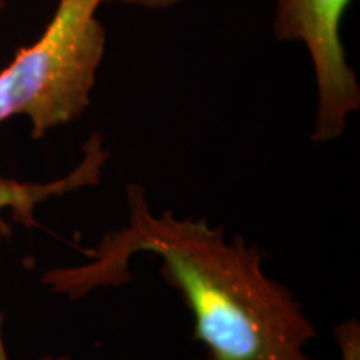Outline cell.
<instances>
[{"instance_id":"1","label":"cell","mask_w":360,"mask_h":360,"mask_svg":"<svg viewBox=\"0 0 360 360\" xmlns=\"http://www.w3.org/2000/svg\"><path fill=\"white\" fill-rule=\"evenodd\" d=\"M129 220L105 233L89 260L52 269L42 283L53 294L79 300L96 289L132 281L130 260L152 254L160 274L187 305L192 339L205 360H314L305 352L317 339L315 323L294 294L264 272V254L240 236L205 217L180 219L170 210L152 212L142 186H127Z\"/></svg>"},{"instance_id":"2","label":"cell","mask_w":360,"mask_h":360,"mask_svg":"<svg viewBox=\"0 0 360 360\" xmlns=\"http://www.w3.org/2000/svg\"><path fill=\"white\" fill-rule=\"evenodd\" d=\"M103 2L58 0L37 42L19 49L0 70V124L24 115L32 139H44L82 117L105 53V29L97 19Z\"/></svg>"},{"instance_id":"3","label":"cell","mask_w":360,"mask_h":360,"mask_svg":"<svg viewBox=\"0 0 360 360\" xmlns=\"http://www.w3.org/2000/svg\"><path fill=\"white\" fill-rule=\"evenodd\" d=\"M274 34L302 42L312 58L319 103L314 142L342 137L347 117L360 109V85L340 37L342 17L354 0H274Z\"/></svg>"},{"instance_id":"4","label":"cell","mask_w":360,"mask_h":360,"mask_svg":"<svg viewBox=\"0 0 360 360\" xmlns=\"http://www.w3.org/2000/svg\"><path fill=\"white\" fill-rule=\"evenodd\" d=\"M109 157L102 135L96 132L82 146V159L64 177L49 182H24L0 175V233H11L6 214L13 222L32 229L37 225L35 210L47 200L77 192L80 188L98 186Z\"/></svg>"},{"instance_id":"5","label":"cell","mask_w":360,"mask_h":360,"mask_svg":"<svg viewBox=\"0 0 360 360\" xmlns=\"http://www.w3.org/2000/svg\"><path fill=\"white\" fill-rule=\"evenodd\" d=\"M334 339L340 360H360V323L357 319H349L335 326Z\"/></svg>"},{"instance_id":"6","label":"cell","mask_w":360,"mask_h":360,"mask_svg":"<svg viewBox=\"0 0 360 360\" xmlns=\"http://www.w3.org/2000/svg\"><path fill=\"white\" fill-rule=\"evenodd\" d=\"M115 2L127 4V6L143 7V8H165L180 2V0H115Z\"/></svg>"},{"instance_id":"7","label":"cell","mask_w":360,"mask_h":360,"mask_svg":"<svg viewBox=\"0 0 360 360\" xmlns=\"http://www.w3.org/2000/svg\"><path fill=\"white\" fill-rule=\"evenodd\" d=\"M2 326H4V314H0V360H11V359H8V354H7L6 344H4Z\"/></svg>"},{"instance_id":"8","label":"cell","mask_w":360,"mask_h":360,"mask_svg":"<svg viewBox=\"0 0 360 360\" xmlns=\"http://www.w3.org/2000/svg\"><path fill=\"white\" fill-rule=\"evenodd\" d=\"M40 360H72V359L67 357V355H44Z\"/></svg>"},{"instance_id":"9","label":"cell","mask_w":360,"mask_h":360,"mask_svg":"<svg viewBox=\"0 0 360 360\" xmlns=\"http://www.w3.org/2000/svg\"><path fill=\"white\" fill-rule=\"evenodd\" d=\"M6 6H7V0H0V11H4Z\"/></svg>"}]
</instances>
